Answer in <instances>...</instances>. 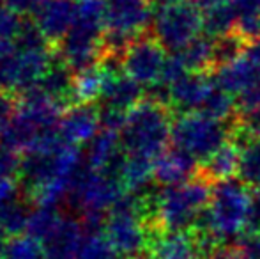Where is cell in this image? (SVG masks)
<instances>
[{
	"mask_svg": "<svg viewBox=\"0 0 260 259\" xmlns=\"http://www.w3.org/2000/svg\"><path fill=\"white\" fill-rule=\"evenodd\" d=\"M211 194L212 185L199 172L186 183L165 187L154 195L151 222L152 235L191 231L199 217L209 206Z\"/></svg>",
	"mask_w": 260,
	"mask_h": 259,
	"instance_id": "6da1fadb",
	"label": "cell"
},
{
	"mask_svg": "<svg viewBox=\"0 0 260 259\" xmlns=\"http://www.w3.org/2000/svg\"><path fill=\"white\" fill-rule=\"evenodd\" d=\"M251 197L248 185L243 181L226 180L212 187L211 200L197 220L193 233L209 235L219 243L234 236H239L246 225H250Z\"/></svg>",
	"mask_w": 260,
	"mask_h": 259,
	"instance_id": "7a4b0ae2",
	"label": "cell"
},
{
	"mask_svg": "<svg viewBox=\"0 0 260 259\" xmlns=\"http://www.w3.org/2000/svg\"><path fill=\"white\" fill-rule=\"evenodd\" d=\"M120 131V142L126 155L156 162L157 156L167 151V144L172 138L170 107L144 98L129 110Z\"/></svg>",
	"mask_w": 260,
	"mask_h": 259,
	"instance_id": "3957f363",
	"label": "cell"
},
{
	"mask_svg": "<svg viewBox=\"0 0 260 259\" xmlns=\"http://www.w3.org/2000/svg\"><path fill=\"white\" fill-rule=\"evenodd\" d=\"M232 130L234 121L225 123L200 112L181 114L172 123V142L174 148L204 162L230 140Z\"/></svg>",
	"mask_w": 260,
	"mask_h": 259,
	"instance_id": "277c9868",
	"label": "cell"
},
{
	"mask_svg": "<svg viewBox=\"0 0 260 259\" xmlns=\"http://www.w3.org/2000/svg\"><path fill=\"white\" fill-rule=\"evenodd\" d=\"M202 31V14L191 2L159 6L154 11L151 34L172 53L188 46Z\"/></svg>",
	"mask_w": 260,
	"mask_h": 259,
	"instance_id": "5b68a950",
	"label": "cell"
},
{
	"mask_svg": "<svg viewBox=\"0 0 260 259\" xmlns=\"http://www.w3.org/2000/svg\"><path fill=\"white\" fill-rule=\"evenodd\" d=\"M124 194H126V188L119 178L98 172L87 165L82 167L78 176L75 178L68 199L71 206L82 211V215L89 211L106 213V211H112V208L119 203Z\"/></svg>",
	"mask_w": 260,
	"mask_h": 259,
	"instance_id": "8992f818",
	"label": "cell"
},
{
	"mask_svg": "<svg viewBox=\"0 0 260 259\" xmlns=\"http://www.w3.org/2000/svg\"><path fill=\"white\" fill-rule=\"evenodd\" d=\"M165 63H167V50L151 34V31L133 39L122 55L124 73L144 87H151L159 82L163 76Z\"/></svg>",
	"mask_w": 260,
	"mask_h": 259,
	"instance_id": "52a82bcc",
	"label": "cell"
},
{
	"mask_svg": "<svg viewBox=\"0 0 260 259\" xmlns=\"http://www.w3.org/2000/svg\"><path fill=\"white\" fill-rule=\"evenodd\" d=\"M152 16V6L145 0H108L105 28L110 32L138 36L147 32Z\"/></svg>",
	"mask_w": 260,
	"mask_h": 259,
	"instance_id": "ba28073f",
	"label": "cell"
},
{
	"mask_svg": "<svg viewBox=\"0 0 260 259\" xmlns=\"http://www.w3.org/2000/svg\"><path fill=\"white\" fill-rule=\"evenodd\" d=\"M101 118L96 103H75L64 110L58 123V131L66 144L80 146L92 142L100 133Z\"/></svg>",
	"mask_w": 260,
	"mask_h": 259,
	"instance_id": "9c48e42d",
	"label": "cell"
},
{
	"mask_svg": "<svg viewBox=\"0 0 260 259\" xmlns=\"http://www.w3.org/2000/svg\"><path fill=\"white\" fill-rule=\"evenodd\" d=\"M214 87L212 73H188L170 85V108L179 114L200 112Z\"/></svg>",
	"mask_w": 260,
	"mask_h": 259,
	"instance_id": "30bf717a",
	"label": "cell"
},
{
	"mask_svg": "<svg viewBox=\"0 0 260 259\" xmlns=\"http://www.w3.org/2000/svg\"><path fill=\"white\" fill-rule=\"evenodd\" d=\"M34 21L53 46L64 39L76 18V0H43Z\"/></svg>",
	"mask_w": 260,
	"mask_h": 259,
	"instance_id": "8fae6325",
	"label": "cell"
},
{
	"mask_svg": "<svg viewBox=\"0 0 260 259\" xmlns=\"http://www.w3.org/2000/svg\"><path fill=\"white\" fill-rule=\"evenodd\" d=\"M103 71V69H101ZM105 85L101 107L115 108L120 112H129L145 98V87L135 82L126 73H103Z\"/></svg>",
	"mask_w": 260,
	"mask_h": 259,
	"instance_id": "7c38bea8",
	"label": "cell"
},
{
	"mask_svg": "<svg viewBox=\"0 0 260 259\" xmlns=\"http://www.w3.org/2000/svg\"><path fill=\"white\" fill-rule=\"evenodd\" d=\"M85 235L82 220L62 217L55 231L43 242L46 259H76Z\"/></svg>",
	"mask_w": 260,
	"mask_h": 259,
	"instance_id": "4fadbf2b",
	"label": "cell"
},
{
	"mask_svg": "<svg viewBox=\"0 0 260 259\" xmlns=\"http://www.w3.org/2000/svg\"><path fill=\"white\" fill-rule=\"evenodd\" d=\"M197 172V160L177 148L165 151L154 162V181L163 187L186 183L195 178Z\"/></svg>",
	"mask_w": 260,
	"mask_h": 259,
	"instance_id": "5bb4252c",
	"label": "cell"
},
{
	"mask_svg": "<svg viewBox=\"0 0 260 259\" xmlns=\"http://www.w3.org/2000/svg\"><path fill=\"white\" fill-rule=\"evenodd\" d=\"M216 85L229 94H241L248 87L260 82V68L251 63L248 57L241 55L234 63L216 68L212 71Z\"/></svg>",
	"mask_w": 260,
	"mask_h": 259,
	"instance_id": "9a60e30c",
	"label": "cell"
},
{
	"mask_svg": "<svg viewBox=\"0 0 260 259\" xmlns=\"http://www.w3.org/2000/svg\"><path fill=\"white\" fill-rule=\"evenodd\" d=\"M39 87L46 94H50L64 108L75 105V96H73V91H75V71L57 55V52H55V59L52 66H50V69L43 76L41 82H39Z\"/></svg>",
	"mask_w": 260,
	"mask_h": 259,
	"instance_id": "2e32d148",
	"label": "cell"
},
{
	"mask_svg": "<svg viewBox=\"0 0 260 259\" xmlns=\"http://www.w3.org/2000/svg\"><path fill=\"white\" fill-rule=\"evenodd\" d=\"M239 162H241V148L229 140L221 149L204 160L199 167V174L206 178L211 185L221 183V181L232 180L234 174H239Z\"/></svg>",
	"mask_w": 260,
	"mask_h": 259,
	"instance_id": "e0dca14e",
	"label": "cell"
},
{
	"mask_svg": "<svg viewBox=\"0 0 260 259\" xmlns=\"http://www.w3.org/2000/svg\"><path fill=\"white\" fill-rule=\"evenodd\" d=\"M119 180L122 181L126 192L138 195L149 194V185L154 180V162L140 156L126 155Z\"/></svg>",
	"mask_w": 260,
	"mask_h": 259,
	"instance_id": "ac0fdd59",
	"label": "cell"
},
{
	"mask_svg": "<svg viewBox=\"0 0 260 259\" xmlns=\"http://www.w3.org/2000/svg\"><path fill=\"white\" fill-rule=\"evenodd\" d=\"M174 53L181 57L189 73H212L214 69V39L206 34H200L188 46Z\"/></svg>",
	"mask_w": 260,
	"mask_h": 259,
	"instance_id": "d6986e66",
	"label": "cell"
},
{
	"mask_svg": "<svg viewBox=\"0 0 260 259\" xmlns=\"http://www.w3.org/2000/svg\"><path fill=\"white\" fill-rule=\"evenodd\" d=\"M236 23L237 14L230 2L212 7V9H209L202 14V31L204 34L212 39L232 34L236 31Z\"/></svg>",
	"mask_w": 260,
	"mask_h": 259,
	"instance_id": "ffe728a7",
	"label": "cell"
},
{
	"mask_svg": "<svg viewBox=\"0 0 260 259\" xmlns=\"http://www.w3.org/2000/svg\"><path fill=\"white\" fill-rule=\"evenodd\" d=\"M103 85L105 75L100 64L75 73V91H73L75 103H96V100H101Z\"/></svg>",
	"mask_w": 260,
	"mask_h": 259,
	"instance_id": "44dd1931",
	"label": "cell"
},
{
	"mask_svg": "<svg viewBox=\"0 0 260 259\" xmlns=\"http://www.w3.org/2000/svg\"><path fill=\"white\" fill-rule=\"evenodd\" d=\"M30 213L32 210L28 208V204L20 199L0 208V235L2 238H11V236H18L27 231Z\"/></svg>",
	"mask_w": 260,
	"mask_h": 259,
	"instance_id": "7402d4cb",
	"label": "cell"
},
{
	"mask_svg": "<svg viewBox=\"0 0 260 259\" xmlns=\"http://www.w3.org/2000/svg\"><path fill=\"white\" fill-rule=\"evenodd\" d=\"M4 259H45V247L30 235H18L4 238L0 245Z\"/></svg>",
	"mask_w": 260,
	"mask_h": 259,
	"instance_id": "603a6c76",
	"label": "cell"
},
{
	"mask_svg": "<svg viewBox=\"0 0 260 259\" xmlns=\"http://www.w3.org/2000/svg\"><path fill=\"white\" fill-rule=\"evenodd\" d=\"M239 178L248 187L260 188V138H251L241 148Z\"/></svg>",
	"mask_w": 260,
	"mask_h": 259,
	"instance_id": "cb8c5ba5",
	"label": "cell"
},
{
	"mask_svg": "<svg viewBox=\"0 0 260 259\" xmlns=\"http://www.w3.org/2000/svg\"><path fill=\"white\" fill-rule=\"evenodd\" d=\"M60 220L62 215L57 211V208L38 206L36 210H32L30 218H28L27 235H30L32 238L39 240L43 243L55 231Z\"/></svg>",
	"mask_w": 260,
	"mask_h": 259,
	"instance_id": "d4e9b609",
	"label": "cell"
},
{
	"mask_svg": "<svg viewBox=\"0 0 260 259\" xmlns=\"http://www.w3.org/2000/svg\"><path fill=\"white\" fill-rule=\"evenodd\" d=\"M20 50L14 41H0V89H16V73Z\"/></svg>",
	"mask_w": 260,
	"mask_h": 259,
	"instance_id": "484cf974",
	"label": "cell"
},
{
	"mask_svg": "<svg viewBox=\"0 0 260 259\" xmlns=\"http://www.w3.org/2000/svg\"><path fill=\"white\" fill-rule=\"evenodd\" d=\"M76 259H120V254L113 249L103 233L85 235Z\"/></svg>",
	"mask_w": 260,
	"mask_h": 259,
	"instance_id": "4316f807",
	"label": "cell"
},
{
	"mask_svg": "<svg viewBox=\"0 0 260 259\" xmlns=\"http://www.w3.org/2000/svg\"><path fill=\"white\" fill-rule=\"evenodd\" d=\"M244 48H246V43L236 32L214 39V69L239 59L244 53Z\"/></svg>",
	"mask_w": 260,
	"mask_h": 259,
	"instance_id": "83f0119b",
	"label": "cell"
},
{
	"mask_svg": "<svg viewBox=\"0 0 260 259\" xmlns=\"http://www.w3.org/2000/svg\"><path fill=\"white\" fill-rule=\"evenodd\" d=\"M241 259H260V229H248L236 242Z\"/></svg>",
	"mask_w": 260,
	"mask_h": 259,
	"instance_id": "f1b7e54d",
	"label": "cell"
},
{
	"mask_svg": "<svg viewBox=\"0 0 260 259\" xmlns=\"http://www.w3.org/2000/svg\"><path fill=\"white\" fill-rule=\"evenodd\" d=\"M23 18L18 16L11 9H7L4 4H0V41H13L16 39L18 32L21 28Z\"/></svg>",
	"mask_w": 260,
	"mask_h": 259,
	"instance_id": "f546056e",
	"label": "cell"
},
{
	"mask_svg": "<svg viewBox=\"0 0 260 259\" xmlns=\"http://www.w3.org/2000/svg\"><path fill=\"white\" fill-rule=\"evenodd\" d=\"M20 167L21 158L18 156V153L0 140V178L13 180L20 174Z\"/></svg>",
	"mask_w": 260,
	"mask_h": 259,
	"instance_id": "4dcf8cb0",
	"label": "cell"
},
{
	"mask_svg": "<svg viewBox=\"0 0 260 259\" xmlns=\"http://www.w3.org/2000/svg\"><path fill=\"white\" fill-rule=\"evenodd\" d=\"M18 112V94L0 89V135L9 126Z\"/></svg>",
	"mask_w": 260,
	"mask_h": 259,
	"instance_id": "1f68e13d",
	"label": "cell"
},
{
	"mask_svg": "<svg viewBox=\"0 0 260 259\" xmlns=\"http://www.w3.org/2000/svg\"><path fill=\"white\" fill-rule=\"evenodd\" d=\"M258 108H260V82L248 87L246 91H243V93L236 96L237 116L248 114V112L258 110Z\"/></svg>",
	"mask_w": 260,
	"mask_h": 259,
	"instance_id": "d6a6232c",
	"label": "cell"
},
{
	"mask_svg": "<svg viewBox=\"0 0 260 259\" xmlns=\"http://www.w3.org/2000/svg\"><path fill=\"white\" fill-rule=\"evenodd\" d=\"M234 125L243 133H246L250 138H260V108L253 112H248V114L236 116Z\"/></svg>",
	"mask_w": 260,
	"mask_h": 259,
	"instance_id": "836d02e7",
	"label": "cell"
},
{
	"mask_svg": "<svg viewBox=\"0 0 260 259\" xmlns=\"http://www.w3.org/2000/svg\"><path fill=\"white\" fill-rule=\"evenodd\" d=\"M43 0H2V4L21 18L34 16Z\"/></svg>",
	"mask_w": 260,
	"mask_h": 259,
	"instance_id": "e575fe53",
	"label": "cell"
},
{
	"mask_svg": "<svg viewBox=\"0 0 260 259\" xmlns=\"http://www.w3.org/2000/svg\"><path fill=\"white\" fill-rule=\"evenodd\" d=\"M18 195H20V187H18L16 181L0 178V208L16 200Z\"/></svg>",
	"mask_w": 260,
	"mask_h": 259,
	"instance_id": "d590c367",
	"label": "cell"
},
{
	"mask_svg": "<svg viewBox=\"0 0 260 259\" xmlns=\"http://www.w3.org/2000/svg\"><path fill=\"white\" fill-rule=\"evenodd\" d=\"M239 16H260V0H229Z\"/></svg>",
	"mask_w": 260,
	"mask_h": 259,
	"instance_id": "8d00e7d4",
	"label": "cell"
},
{
	"mask_svg": "<svg viewBox=\"0 0 260 259\" xmlns=\"http://www.w3.org/2000/svg\"><path fill=\"white\" fill-rule=\"evenodd\" d=\"M199 259H241V256L236 250V247H229L221 243V245H216L202 252Z\"/></svg>",
	"mask_w": 260,
	"mask_h": 259,
	"instance_id": "74e56055",
	"label": "cell"
},
{
	"mask_svg": "<svg viewBox=\"0 0 260 259\" xmlns=\"http://www.w3.org/2000/svg\"><path fill=\"white\" fill-rule=\"evenodd\" d=\"M244 57L251 61L253 64H257L260 68V39L258 41H253V43H248L246 48H244Z\"/></svg>",
	"mask_w": 260,
	"mask_h": 259,
	"instance_id": "f35d334b",
	"label": "cell"
},
{
	"mask_svg": "<svg viewBox=\"0 0 260 259\" xmlns=\"http://www.w3.org/2000/svg\"><path fill=\"white\" fill-rule=\"evenodd\" d=\"M229 2V0H191V4L200 11V13H206V11L212 9L216 6H221V4Z\"/></svg>",
	"mask_w": 260,
	"mask_h": 259,
	"instance_id": "ab89813d",
	"label": "cell"
},
{
	"mask_svg": "<svg viewBox=\"0 0 260 259\" xmlns=\"http://www.w3.org/2000/svg\"><path fill=\"white\" fill-rule=\"evenodd\" d=\"M129 259H157V257L152 252H142V254H137V256H133Z\"/></svg>",
	"mask_w": 260,
	"mask_h": 259,
	"instance_id": "60d3db41",
	"label": "cell"
},
{
	"mask_svg": "<svg viewBox=\"0 0 260 259\" xmlns=\"http://www.w3.org/2000/svg\"><path fill=\"white\" fill-rule=\"evenodd\" d=\"M177 2H186V0H157L159 6H168V4H177Z\"/></svg>",
	"mask_w": 260,
	"mask_h": 259,
	"instance_id": "b9f144b4",
	"label": "cell"
},
{
	"mask_svg": "<svg viewBox=\"0 0 260 259\" xmlns=\"http://www.w3.org/2000/svg\"><path fill=\"white\" fill-rule=\"evenodd\" d=\"M0 259H4V257H2V252H0Z\"/></svg>",
	"mask_w": 260,
	"mask_h": 259,
	"instance_id": "7bdbcfd3",
	"label": "cell"
},
{
	"mask_svg": "<svg viewBox=\"0 0 260 259\" xmlns=\"http://www.w3.org/2000/svg\"><path fill=\"white\" fill-rule=\"evenodd\" d=\"M145 2H149V0H145Z\"/></svg>",
	"mask_w": 260,
	"mask_h": 259,
	"instance_id": "ee69618b",
	"label": "cell"
},
{
	"mask_svg": "<svg viewBox=\"0 0 260 259\" xmlns=\"http://www.w3.org/2000/svg\"><path fill=\"white\" fill-rule=\"evenodd\" d=\"M0 238H2V235H0Z\"/></svg>",
	"mask_w": 260,
	"mask_h": 259,
	"instance_id": "f6af8a7d",
	"label": "cell"
}]
</instances>
